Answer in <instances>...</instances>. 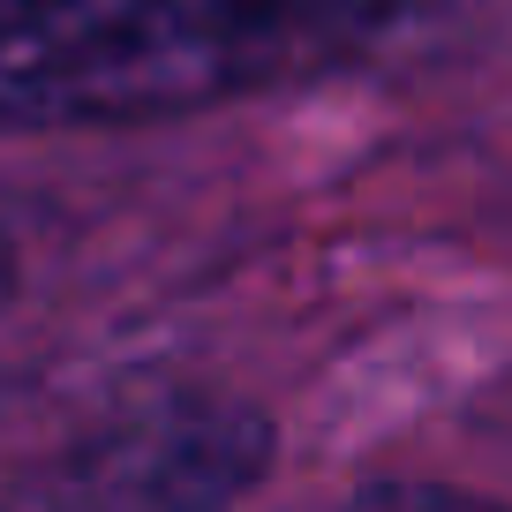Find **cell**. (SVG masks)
<instances>
[{
  "label": "cell",
  "instance_id": "obj_1",
  "mask_svg": "<svg viewBox=\"0 0 512 512\" xmlns=\"http://www.w3.org/2000/svg\"><path fill=\"white\" fill-rule=\"evenodd\" d=\"M384 0H0V128L136 121L249 91Z\"/></svg>",
  "mask_w": 512,
  "mask_h": 512
},
{
  "label": "cell",
  "instance_id": "obj_2",
  "mask_svg": "<svg viewBox=\"0 0 512 512\" xmlns=\"http://www.w3.org/2000/svg\"><path fill=\"white\" fill-rule=\"evenodd\" d=\"M272 475V422L249 400H151L136 415L68 445L23 497L38 505H98V512H189L234 505Z\"/></svg>",
  "mask_w": 512,
  "mask_h": 512
},
{
  "label": "cell",
  "instance_id": "obj_3",
  "mask_svg": "<svg viewBox=\"0 0 512 512\" xmlns=\"http://www.w3.org/2000/svg\"><path fill=\"white\" fill-rule=\"evenodd\" d=\"M8 287H16V241L0 234V302H8Z\"/></svg>",
  "mask_w": 512,
  "mask_h": 512
}]
</instances>
